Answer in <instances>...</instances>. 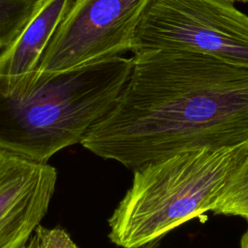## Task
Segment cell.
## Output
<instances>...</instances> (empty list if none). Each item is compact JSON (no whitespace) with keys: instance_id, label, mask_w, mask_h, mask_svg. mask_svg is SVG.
I'll use <instances>...</instances> for the list:
<instances>
[{"instance_id":"8","label":"cell","mask_w":248,"mask_h":248,"mask_svg":"<svg viewBox=\"0 0 248 248\" xmlns=\"http://www.w3.org/2000/svg\"><path fill=\"white\" fill-rule=\"evenodd\" d=\"M46 0H0V53L12 46Z\"/></svg>"},{"instance_id":"13","label":"cell","mask_w":248,"mask_h":248,"mask_svg":"<svg viewBox=\"0 0 248 248\" xmlns=\"http://www.w3.org/2000/svg\"><path fill=\"white\" fill-rule=\"evenodd\" d=\"M232 2H241V3H248V0H230Z\"/></svg>"},{"instance_id":"10","label":"cell","mask_w":248,"mask_h":248,"mask_svg":"<svg viewBox=\"0 0 248 248\" xmlns=\"http://www.w3.org/2000/svg\"><path fill=\"white\" fill-rule=\"evenodd\" d=\"M22 248H78L70 234L62 228L38 226Z\"/></svg>"},{"instance_id":"12","label":"cell","mask_w":248,"mask_h":248,"mask_svg":"<svg viewBox=\"0 0 248 248\" xmlns=\"http://www.w3.org/2000/svg\"><path fill=\"white\" fill-rule=\"evenodd\" d=\"M158 245V241H154L152 243H149L143 247H140V248H156V246Z\"/></svg>"},{"instance_id":"3","label":"cell","mask_w":248,"mask_h":248,"mask_svg":"<svg viewBox=\"0 0 248 248\" xmlns=\"http://www.w3.org/2000/svg\"><path fill=\"white\" fill-rule=\"evenodd\" d=\"M248 142L184 151L134 172L108 223L121 248H140L211 211L246 155Z\"/></svg>"},{"instance_id":"11","label":"cell","mask_w":248,"mask_h":248,"mask_svg":"<svg viewBox=\"0 0 248 248\" xmlns=\"http://www.w3.org/2000/svg\"><path fill=\"white\" fill-rule=\"evenodd\" d=\"M238 248H248V227L244 233L242 234V236L240 237Z\"/></svg>"},{"instance_id":"4","label":"cell","mask_w":248,"mask_h":248,"mask_svg":"<svg viewBox=\"0 0 248 248\" xmlns=\"http://www.w3.org/2000/svg\"><path fill=\"white\" fill-rule=\"evenodd\" d=\"M159 50L205 55L248 69V16L230 0H152L131 51Z\"/></svg>"},{"instance_id":"6","label":"cell","mask_w":248,"mask_h":248,"mask_svg":"<svg viewBox=\"0 0 248 248\" xmlns=\"http://www.w3.org/2000/svg\"><path fill=\"white\" fill-rule=\"evenodd\" d=\"M58 173L47 163L0 150V248H22L46 216Z\"/></svg>"},{"instance_id":"1","label":"cell","mask_w":248,"mask_h":248,"mask_svg":"<svg viewBox=\"0 0 248 248\" xmlns=\"http://www.w3.org/2000/svg\"><path fill=\"white\" fill-rule=\"evenodd\" d=\"M111 108L80 144L135 171L178 153L248 142V69L185 51L136 53Z\"/></svg>"},{"instance_id":"5","label":"cell","mask_w":248,"mask_h":248,"mask_svg":"<svg viewBox=\"0 0 248 248\" xmlns=\"http://www.w3.org/2000/svg\"><path fill=\"white\" fill-rule=\"evenodd\" d=\"M151 1L74 0L42 55L36 77L131 51L137 27Z\"/></svg>"},{"instance_id":"2","label":"cell","mask_w":248,"mask_h":248,"mask_svg":"<svg viewBox=\"0 0 248 248\" xmlns=\"http://www.w3.org/2000/svg\"><path fill=\"white\" fill-rule=\"evenodd\" d=\"M133 67L123 56L69 71L37 76L19 94L0 91V150L47 163L80 143L113 106Z\"/></svg>"},{"instance_id":"9","label":"cell","mask_w":248,"mask_h":248,"mask_svg":"<svg viewBox=\"0 0 248 248\" xmlns=\"http://www.w3.org/2000/svg\"><path fill=\"white\" fill-rule=\"evenodd\" d=\"M211 212L248 220V154L228 182Z\"/></svg>"},{"instance_id":"7","label":"cell","mask_w":248,"mask_h":248,"mask_svg":"<svg viewBox=\"0 0 248 248\" xmlns=\"http://www.w3.org/2000/svg\"><path fill=\"white\" fill-rule=\"evenodd\" d=\"M74 0H46L15 43L0 53V91L19 94L29 89L48 43Z\"/></svg>"}]
</instances>
